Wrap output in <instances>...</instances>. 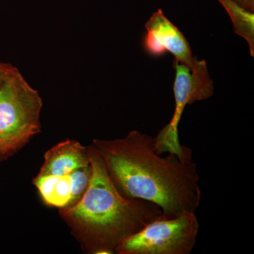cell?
Returning a JSON list of instances; mask_svg holds the SVG:
<instances>
[{
  "label": "cell",
  "mask_w": 254,
  "mask_h": 254,
  "mask_svg": "<svg viewBox=\"0 0 254 254\" xmlns=\"http://www.w3.org/2000/svg\"><path fill=\"white\" fill-rule=\"evenodd\" d=\"M93 147L125 198L153 202L167 218L195 212L199 206L200 177L188 147L182 155L163 157L155 150V138L136 130L123 138L93 140Z\"/></svg>",
  "instance_id": "6da1fadb"
},
{
  "label": "cell",
  "mask_w": 254,
  "mask_h": 254,
  "mask_svg": "<svg viewBox=\"0 0 254 254\" xmlns=\"http://www.w3.org/2000/svg\"><path fill=\"white\" fill-rule=\"evenodd\" d=\"M91 177L83 196L64 210V217L81 230L94 254H113L128 237L163 216L158 205L120 194L98 152L89 148Z\"/></svg>",
  "instance_id": "7a4b0ae2"
},
{
  "label": "cell",
  "mask_w": 254,
  "mask_h": 254,
  "mask_svg": "<svg viewBox=\"0 0 254 254\" xmlns=\"http://www.w3.org/2000/svg\"><path fill=\"white\" fill-rule=\"evenodd\" d=\"M43 101L18 68L0 84V142L17 149L41 132Z\"/></svg>",
  "instance_id": "3957f363"
},
{
  "label": "cell",
  "mask_w": 254,
  "mask_h": 254,
  "mask_svg": "<svg viewBox=\"0 0 254 254\" xmlns=\"http://www.w3.org/2000/svg\"><path fill=\"white\" fill-rule=\"evenodd\" d=\"M195 212H185L176 218L165 216L146 225L118 246L120 254H190L199 231Z\"/></svg>",
  "instance_id": "277c9868"
},
{
  "label": "cell",
  "mask_w": 254,
  "mask_h": 254,
  "mask_svg": "<svg viewBox=\"0 0 254 254\" xmlns=\"http://www.w3.org/2000/svg\"><path fill=\"white\" fill-rule=\"evenodd\" d=\"M175 79L174 95L175 110L173 118L155 137L157 153H174L182 155L187 146L182 145L179 138L178 127L182 113L187 105L206 100L213 94V82L209 76L205 60L193 59L191 68L175 60Z\"/></svg>",
  "instance_id": "5b68a950"
},
{
  "label": "cell",
  "mask_w": 254,
  "mask_h": 254,
  "mask_svg": "<svg viewBox=\"0 0 254 254\" xmlns=\"http://www.w3.org/2000/svg\"><path fill=\"white\" fill-rule=\"evenodd\" d=\"M145 28L147 33L143 46L148 54L158 57L170 53L175 60L191 68L194 58L188 41L179 28L165 16L162 9L153 13Z\"/></svg>",
  "instance_id": "8992f818"
},
{
  "label": "cell",
  "mask_w": 254,
  "mask_h": 254,
  "mask_svg": "<svg viewBox=\"0 0 254 254\" xmlns=\"http://www.w3.org/2000/svg\"><path fill=\"white\" fill-rule=\"evenodd\" d=\"M39 176L69 175L75 170L91 165L89 148L78 141L66 140L46 152Z\"/></svg>",
  "instance_id": "52a82bcc"
},
{
  "label": "cell",
  "mask_w": 254,
  "mask_h": 254,
  "mask_svg": "<svg viewBox=\"0 0 254 254\" xmlns=\"http://www.w3.org/2000/svg\"><path fill=\"white\" fill-rule=\"evenodd\" d=\"M47 205L68 208L72 204V179L71 175H38L33 182Z\"/></svg>",
  "instance_id": "ba28073f"
},
{
  "label": "cell",
  "mask_w": 254,
  "mask_h": 254,
  "mask_svg": "<svg viewBox=\"0 0 254 254\" xmlns=\"http://www.w3.org/2000/svg\"><path fill=\"white\" fill-rule=\"evenodd\" d=\"M226 10L233 23L234 31L245 38L254 56V14L235 0H218Z\"/></svg>",
  "instance_id": "9c48e42d"
},
{
  "label": "cell",
  "mask_w": 254,
  "mask_h": 254,
  "mask_svg": "<svg viewBox=\"0 0 254 254\" xmlns=\"http://www.w3.org/2000/svg\"><path fill=\"white\" fill-rule=\"evenodd\" d=\"M16 69V68L10 64L0 63V84Z\"/></svg>",
  "instance_id": "30bf717a"
},
{
  "label": "cell",
  "mask_w": 254,
  "mask_h": 254,
  "mask_svg": "<svg viewBox=\"0 0 254 254\" xmlns=\"http://www.w3.org/2000/svg\"><path fill=\"white\" fill-rule=\"evenodd\" d=\"M246 9L253 12L254 11V0H235Z\"/></svg>",
  "instance_id": "8fae6325"
},
{
  "label": "cell",
  "mask_w": 254,
  "mask_h": 254,
  "mask_svg": "<svg viewBox=\"0 0 254 254\" xmlns=\"http://www.w3.org/2000/svg\"><path fill=\"white\" fill-rule=\"evenodd\" d=\"M9 151H10L9 148L0 142V154H4Z\"/></svg>",
  "instance_id": "7c38bea8"
}]
</instances>
